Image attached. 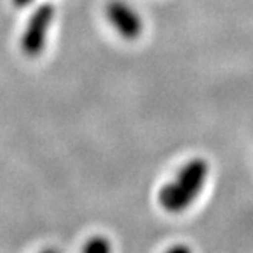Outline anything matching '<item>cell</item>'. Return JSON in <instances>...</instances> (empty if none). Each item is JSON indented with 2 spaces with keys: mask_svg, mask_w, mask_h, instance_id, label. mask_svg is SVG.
<instances>
[{
  "mask_svg": "<svg viewBox=\"0 0 253 253\" xmlns=\"http://www.w3.org/2000/svg\"><path fill=\"white\" fill-rule=\"evenodd\" d=\"M208 162L205 159H194L180 171L177 180L168 183L159 192V203L168 212L185 211L194 198L200 194L206 177H208Z\"/></svg>",
  "mask_w": 253,
  "mask_h": 253,
  "instance_id": "1",
  "label": "cell"
},
{
  "mask_svg": "<svg viewBox=\"0 0 253 253\" xmlns=\"http://www.w3.org/2000/svg\"><path fill=\"white\" fill-rule=\"evenodd\" d=\"M53 15H55V8L50 3L39 6L31 15L22 37V50L25 52V55L34 58L43 52Z\"/></svg>",
  "mask_w": 253,
  "mask_h": 253,
  "instance_id": "2",
  "label": "cell"
},
{
  "mask_svg": "<svg viewBox=\"0 0 253 253\" xmlns=\"http://www.w3.org/2000/svg\"><path fill=\"white\" fill-rule=\"evenodd\" d=\"M105 12L113 28L125 40H136L140 35L143 23L140 15L131 6L121 2V0H112L107 5Z\"/></svg>",
  "mask_w": 253,
  "mask_h": 253,
  "instance_id": "3",
  "label": "cell"
},
{
  "mask_svg": "<svg viewBox=\"0 0 253 253\" xmlns=\"http://www.w3.org/2000/svg\"><path fill=\"white\" fill-rule=\"evenodd\" d=\"M110 249H112L110 243L101 237H95L92 240H88L87 244L84 246V252H88V253H107V252H110Z\"/></svg>",
  "mask_w": 253,
  "mask_h": 253,
  "instance_id": "4",
  "label": "cell"
},
{
  "mask_svg": "<svg viewBox=\"0 0 253 253\" xmlns=\"http://www.w3.org/2000/svg\"><path fill=\"white\" fill-rule=\"evenodd\" d=\"M34 0H12V3L17 6V8H25V6H29Z\"/></svg>",
  "mask_w": 253,
  "mask_h": 253,
  "instance_id": "5",
  "label": "cell"
}]
</instances>
